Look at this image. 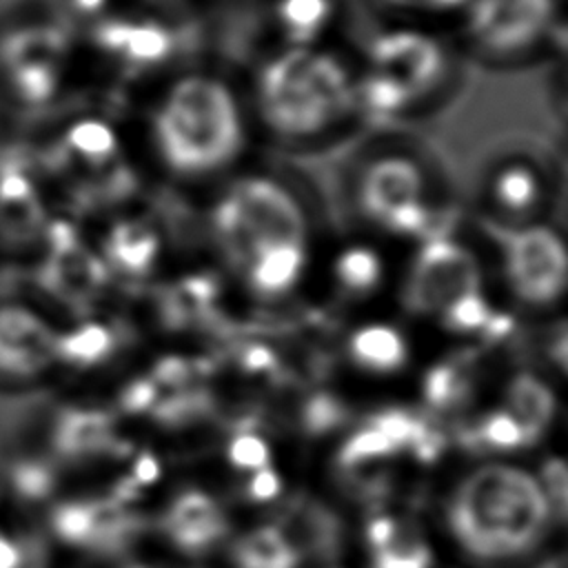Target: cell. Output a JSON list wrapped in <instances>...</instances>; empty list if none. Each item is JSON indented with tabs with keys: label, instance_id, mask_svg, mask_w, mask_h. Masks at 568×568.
<instances>
[{
	"label": "cell",
	"instance_id": "6da1fadb",
	"mask_svg": "<svg viewBox=\"0 0 568 568\" xmlns=\"http://www.w3.org/2000/svg\"><path fill=\"white\" fill-rule=\"evenodd\" d=\"M550 521L539 484L524 470L488 464L459 481L448 501V526L477 559L530 552Z\"/></svg>",
	"mask_w": 568,
	"mask_h": 568
},
{
	"label": "cell",
	"instance_id": "7a4b0ae2",
	"mask_svg": "<svg viewBox=\"0 0 568 568\" xmlns=\"http://www.w3.org/2000/svg\"><path fill=\"white\" fill-rule=\"evenodd\" d=\"M166 162L186 173L222 164L240 144V120L229 91L209 78L178 82L155 118Z\"/></svg>",
	"mask_w": 568,
	"mask_h": 568
},
{
	"label": "cell",
	"instance_id": "3957f363",
	"mask_svg": "<svg viewBox=\"0 0 568 568\" xmlns=\"http://www.w3.org/2000/svg\"><path fill=\"white\" fill-rule=\"evenodd\" d=\"M348 100L344 69L326 55L291 51L262 73V104L275 129L306 135L322 129Z\"/></svg>",
	"mask_w": 568,
	"mask_h": 568
},
{
	"label": "cell",
	"instance_id": "277c9868",
	"mask_svg": "<svg viewBox=\"0 0 568 568\" xmlns=\"http://www.w3.org/2000/svg\"><path fill=\"white\" fill-rule=\"evenodd\" d=\"M44 235L47 255L38 268V286L78 315L87 313L106 286V264L80 242L67 222H53Z\"/></svg>",
	"mask_w": 568,
	"mask_h": 568
},
{
	"label": "cell",
	"instance_id": "5b68a950",
	"mask_svg": "<svg viewBox=\"0 0 568 568\" xmlns=\"http://www.w3.org/2000/svg\"><path fill=\"white\" fill-rule=\"evenodd\" d=\"M479 291L475 257L448 237H430L417 253L402 291L408 313L444 311L450 302Z\"/></svg>",
	"mask_w": 568,
	"mask_h": 568
},
{
	"label": "cell",
	"instance_id": "8992f818",
	"mask_svg": "<svg viewBox=\"0 0 568 568\" xmlns=\"http://www.w3.org/2000/svg\"><path fill=\"white\" fill-rule=\"evenodd\" d=\"M499 235L506 275L513 291L530 304H548L557 300L566 284V253L561 242L548 229L504 231Z\"/></svg>",
	"mask_w": 568,
	"mask_h": 568
},
{
	"label": "cell",
	"instance_id": "52a82bcc",
	"mask_svg": "<svg viewBox=\"0 0 568 568\" xmlns=\"http://www.w3.org/2000/svg\"><path fill=\"white\" fill-rule=\"evenodd\" d=\"M64 36L44 24L11 31L0 44V62L13 91L29 104L47 102L58 87Z\"/></svg>",
	"mask_w": 568,
	"mask_h": 568
},
{
	"label": "cell",
	"instance_id": "ba28073f",
	"mask_svg": "<svg viewBox=\"0 0 568 568\" xmlns=\"http://www.w3.org/2000/svg\"><path fill=\"white\" fill-rule=\"evenodd\" d=\"M58 331L24 304H0V379H36L55 364Z\"/></svg>",
	"mask_w": 568,
	"mask_h": 568
},
{
	"label": "cell",
	"instance_id": "9c48e42d",
	"mask_svg": "<svg viewBox=\"0 0 568 568\" xmlns=\"http://www.w3.org/2000/svg\"><path fill=\"white\" fill-rule=\"evenodd\" d=\"M244 229L253 237L257 253L266 246L297 244L302 246L304 220L293 197L268 180H244L229 195Z\"/></svg>",
	"mask_w": 568,
	"mask_h": 568
},
{
	"label": "cell",
	"instance_id": "30bf717a",
	"mask_svg": "<svg viewBox=\"0 0 568 568\" xmlns=\"http://www.w3.org/2000/svg\"><path fill=\"white\" fill-rule=\"evenodd\" d=\"M297 559L317 561L335 559L344 544V524L339 515L322 499L306 493L288 497L275 513L271 524Z\"/></svg>",
	"mask_w": 568,
	"mask_h": 568
},
{
	"label": "cell",
	"instance_id": "8fae6325",
	"mask_svg": "<svg viewBox=\"0 0 568 568\" xmlns=\"http://www.w3.org/2000/svg\"><path fill=\"white\" fill-rule=\"evenodd\" d=\"M126 442L115 433V419L106 410L69 406L51 415L49 448L58 462H87L126 453Z\"/></svg>",
	"mask_w": 568,
	"mask_h": 568
},
{
	"label": "cell",
	"instance_id": "7c38bea8",
	"mask_svg": "<svg viewBox=\"0 0 568 568\" xmlns=\"http://www.w3.org/2000/svg\"><path fill=\"white\" fill-rule=\"evenodd\" d=\"M550 18V0H477L470 29L479 42L497 51L530 44Z\"/></svg>",
	"mask_w": 568,
	"mask_h": 568
},
{
	"label": "cell",
	"instance_id": "4fadbf2b",
	"mask_svg": "<svg viewBox=\"0 0 568 568\" xmlns=\"http://www.w3.org/2000/svg\"><path fill=\"white\" fill-rule=\"evenodd\" d=\"M160 528L175 548L202 555L226 537L229 521L213 497L202 490H186L169 504L160 517Z\"/></svg>",
	"mask_w": 568,
	"mask_h": 568
},
{
	"label": "cell",
	"instance_id": "5bb4252c",
	"mask_svg": "<svg viewBox=\"0 0 568 568\" xmlns=\"http://www.w3.org/2000/svg\"><path fill=\"white\" fill-rule=\"evenodd\" d=\"M377 71L402 82L410 93L426 89L442 69V53L433 40L419 33L399 31L382 36L373 44Z\"/></svg>",
	"mask_w": 568,
	"mask_h": 568
},
{
	"label": "cell",
	"instance_id": "9a60e30c",
	"mask_svg": "<svg viewBox=\"0 0 568 568\" xmlns=\"http://www.w3.org/2000/svg\"><path fill=\"white\" fill-rule=\"evenodd\" d=\"M422 202V175L406 160H382L368 169L362 184V204L386 229L406 209Z\"/></svg>",
	"mask_w": 568,
	"mask_h": 568
},
{
	"label": "cell",
	"instance_id": "2e32d148",
	"mask_svg": "<svg viewBox=\"0 0 568 568\" xmlns=\"http://www.w3.org/2000/svg\"><path fill=\"white\" fill-rule=\"evenodd\" d=\"M42 231L44 211L33 184L16 166L0 171V240L24 246Z\"/></svg>",
	"mask_w": 568,
	"mask_h": 568
},
{
	"label": "cell",
	"instance_id": "e0dca14e",
	"mask_svg": "<svg viewBox=\"0 0 568 568\" xmlns=\"http://www.w3.org/2000/svg\"><path fill=\"white\" fill-rule=\"evenodd\" d=\"M89 504V537L84 550L113 557L129 550L144 530V517L131 510L124 501L109 497L87 499Z\"/></svg>",
	"mask_w": 568,
	"mask_h": 568
},
{
	"label": "cell",
	"instance_id": "ac0fdd59",
	"mask_svg": "<svg viewBox=\"0 0 568 568\" xmlns=\"http://www.w3.org/2000/svg\"><path fill=\"white\" fill-rule=\"evenodd\" d=\"M95 38L106 51L118 53L138 64L160 62L173 49L171 33L153 22L111 20L98 29Z\"/></svg>",
	"mask_w": 568,
	"mask_h": 568
},
{
	"label": "cell",
	"instance_id": "d6986e66",
	"mask_svg": "<svg viewBox=\"0 0 568 568\" xmlns=\"http://www.w3.org/2000/svg\"><path fill=\"white\" fill-rule=\"evenodd\" d=\"M160 240L153 229L138 220L118 222L104 240V264L129 275L146 273L158 257Z\"/></svg>",
	"mask_w": 568,
	"mask_h": 568
},
{
	"label": "cell",
	"instance_id": "ffe728a7",
	"mask_svg": "<svg viewBox=\"0 0 568 568\" xmlns=\"http://www.w3.org/2000/svg\"><path fill=\"white\" fill-rule=\"evenodd\" d=\"M506 399H508V413L521 426L528 439V446L539 442L555 413V397L546 388V384H541L537 377L526 373L517 375L508 384Z\"/></svg>",
	"mask_w": 568,
	"mask_h": 568
},
{
	"label": "cell",
	"instance_id": "44dd1931",
	"mask_svg": "<svg viewBox=\"0 0 568 568\" xmlns=\"http://www.w3.org/2000/svg\"><path fill=\"white\" fill-rule=\"evenodd\" d=\"M120 339V331L109 328L100 322H84L67 333L58 331L55 362L78 368L102 364L115 353Z\"/></svg>",
	"mask_w": 568,
	"mask_h": 568
},
{
	"label": "cell",
	"instance_id": "7402d4cb",
	"mask_svg": "<svg viewBox=\"0 0 568 568\" xmlns=\"http://www.w3.org/2000/svg\"><path fill=\"white\" fill-rule=\"evenodd\" d=\"M473 393L470 357L459 355L435 364L424 375V399L430 415H444L468 402Z\"/></svg>",
	"mask_w": 568,
	"mask_h": 568
},
{
	"label": "cell",
	"instance_id": "603a6c76",
	"mask_svg": "<svg viewBox=\"0 0 568 568\" xmlns=\"http://www.w3.org/2000/svg\"><path fill=\"white\" fill-rule=\"evenodd\" d=\"M304 264L302 246L277 244L262 248L248 264V280L255 293L264 297H275L288 291L300 277Z\"/></svg>",
	"mask_w": 568,
	"mask_h": 568
},
{
	"label": "cell",
	"instance_id": "cb8c5ba5",
	"mask_svg": "<svg viewBox=\"0 0 568 568\" xmlns=\"http://www.w3.org/2000/svg\"><path fill=\"white\" fill-rule=\"evenodd\" d=\"M457 444L470 453L513 450L528 446V439L508 410H493L477 422L457 424L453 430Z\"/></svg>",
	"mask_w": 568,
	"mask_h": 568
},
{
	"label": "cell",
	"instance_id": "d4e9b609",
	"mask_svg": "<svg viewBox=\"0 0 568 568\" xmlns=\"http://www.w3.org/2000/svg\"><path fill=\"white\" fill-rule=\"evenodd\" d=\"M348 351L353 362L375 373H393L406 362V344L390 326H366L357 331L348 342Z\"/></svg>",
	"mask_w": 568,
	"mask_h": 568
},
{
	"label": "cell",
	"instance_id": "484cf974",
	"mask_svg": "<svg viewBox=\"0 0 568 568\" xmlns=\"http://www.w3.org/2000/svg\"><path fill=\"white\" fill-rule=\"evenodd\" d=\"M231 559L235 568H297L300 559L268 524L242 535L233 548Z\"/></svg>",
	"mask_w": 568,
	"mask_h": 568
},
{
	"label": "cell",
	"instance_id": "4316f807",
	"mask_svg": "<svg viewBox=\"0 0 568 568\" xmlns=\"http://www.w3.org/2000/svg\"><path fill=\"white\" fill-rule=\"evenodd\" d=\"M64 146L73 162L93 166L98 171H104L113 162L118 151L113 131L98 120H82L73 124L67 133Z\"/></svg>",
	"mask_w": 568,
	"mask_h": 568
},
{
	"label": "cell",
	"instance_id": "83f0119b",
	"mask_svg": "<svg viewBox=\"0 0 568 568\" xmlns=\"http://www.w3.org/2000/svg\"><path fill=\"white\" fill-rule=\"evenodd\" d=\"M373 568H430V548L417 526L397 521L386 546L373 552Z\"/></svg>",
	"mask_w": 568,
	"mask_h": 568
},
{
	"label": "cell",
	"instance_id": "f1b7e54d",
	"mask_svg": "<svg viewBox=\"0 0 568 568\" xmlns=\"http://www.w3.org/2000/svg\"><path fill=\"white\" fill-rule=\"evenodd\" d=\"M351 417V408L346 406L344 399H339L333 393H313L308 395L297 413L300 419V428L306 435L320 437V435H328L337 428H342Z\"/></svg>",
	"mask_w": 568,
	"mask_h": 568
},
{
	"label": "cell",
	"instance_id": "f546056e",
	"mask_svg": "<svg viewBox=\"0 0 568 568\" xmlns=\"http://www.w3.org/2000/svg\"><path fill=\"white\" fill-rule=\"evenodd\" d=\"M335 275L339 286L351 295L371 293L382 277V262L371 248H348L339 255L335 264Z\"/></svg>",
	"mask_w": 568,
	"mask_h": 568
},
{
	"label": "cell",
	"instance_id": "4dcf8cb0",
	"mask_svg": "<svg viewBox=\"0 0 568 568\" xmlns=\"http://www.w3.org/2000/svg\"><path fill=\"white\" fill-rule=\"evenodd\" d=\"M399 448L382 435L373 426H364L357 433H353L339 448L337 464L339 468H353V466H364V464H375L379 459L397 455Z\"/></svg>",
	"mask_w": 568,
	"mask_h": 568
},
{
	"label": "cell",
	"instance_id": "1f68e13d",
	"mask_svg": "<svg viewBox=\"0 0 568 568\" xmlns=\"http://www.w3.org/2000/svg\"><path fill=\"white\" fill-rule=\"evenodd\" d=\"M537 180L526 166H506L495 180V197L510 213H526L537 202Z\"/></svg>",
	"mask_w": 568,
	"mask_h": 568
},
{
	"label": "cell",
	"instance_id": "d6a6232c",
	"mask_svg": "<svg viewBox=\"0 0 568 568\" xmlns=\"http://www.w3.org/2000/svg\"><path fill=\"white\" fill-rule=\"evenodd\" d=\"M364 106L373 113V115H390L395 111H399L408 100H410V91L397 82L395 78L375 71L373 75H368L362 87H359Z\"/></svg>",
	"mask_w": 568,
	"mask_h": 568
},
{
	"label": "cell",
	"instance_id": "836d02e7",
	"mask_svg": "<svg viewBox=\"0 0 568 568\" xmlns=\"http://www.w3.org/2000/svg\"><path fill=\"white\" fill-rule=\"evenodd\" d=\"M328 0H280V20L295 40L311 38L328 16Z\"/></svg>",
	"mask_w": 568,
	"mask_h": 568
},
{
	"label": "cell",
	"instance_id": "e575fe53",
	"mask_svg": "<svg viewBox=\"0 0 568 568\" xmlns=\"http://www.w3.org/2000/svg\"><path fill=\"white\" fill-rule=\"evenodd\" d=\"M493 311L488 306V302L479 295V291L468 293L455 302H450L444 311H442V320L444 326L457 333H481L486 328V324L490 322Z\"/></svg>",
	"mask_w": 568,
	"mask_h": 568
},
{
	"label": "cell",
	"instance_id": "d590c367",
	"mask_svg": "<svg viewBox=\"0 0 568 568\" xmlns=\"http://www.w3.org/2000/svg\"><path fill=\"white\" fill-rule=\"evenodd\" d=\"M541 493L548 504V513L555 521L566 519V506H568V475L566 464L559 457H550L541 466Z\"/></svg>",
	"mask_w": 568,
	"mask_h": 568
},
{
	"label": "cell",
	"instance_id": "8d00e7d4",
	"mask_svg": "<svg viewBox=\"0 0 568 568\" xmlns=\"http://www.w3.org/2000/svg\"><path fill=\"white\" fill-rule=\"evenodd\" d=\"M229 459L237 468L260 470L271 462V450L262 437L255 433H237L229 444Z\"/></svg>",
	"mask_w": 568,
	"mask_h": 568
},
{
	"label": "cell",
	"instance_id": "74e56055",
	"mask_svg": "<svg viewBox=\"0 0 568 568\" xmlns=\"http://www.w3.org/2000/svg\"><path fill=\"white\" fill-rule=\"evenodd\" d=\"M162 397L160 386L151 375L138 377L129 382L120 393V406L126 413H146L155 406V402Z\"/></svg>",
	"mask_w": 568,
	"mask_h": 568
},
{
	"label": "cell",
	"instance_id": "f35d334b",
	"mask_svg": "<svg viewBox=\"0 0 568 568\" xmlns=\"http://www.w3.org/2000/svg\"><path fill=\"white\" fill-rule=\"evenodd\" d=\"M27 550L16 532L0 524V568H24Z\"/></svg>",
	"mask_w": 568,
	"mask_h": 568
},
{
	"label": "cell",
	"instance_id": "ab89813d",
	"mask_svg": "<svg viewBox=\"0 0 568 568\" xmlns=\"http://www.w3.org/2000/svg\"><path fill=\"white\" fill-rule=\"evenodd\" d=\"M246 493L255 501H271V499H275L280 495V477H277V473L271 466L255 470V475L248 481Z\"/></svg>",
	"mask_w": 568,
	"mask_h": 568
},
{
	"label": "cell",
	"instance_id": "60d3db41",
	"mask_svg": "<svg viewBox=\"0 0 568 568\" xmlns=\"http://www.w3.org/2000/svg\"><path fill=\"white\" fill-rule=\"evenodd\" d=\"M158 477H160V464H158V459H155L151 453H142V455L135 459L133 475H131L129 479H131L138 488H142V486L153 484Z\"/></svg>",
	"mask_w": 568,
	"mask_h": 568
},
{
	"label": "cell",
	"instance_id": "b9f144b4",
	"mask_svg": "<svg viewBox=\"0 0 568 568\" xmlns=\"http://www.w3.org/2000/svg\"><path fill=\"white\" fill-rule=\"evenodd\" d=\"M548 355L559 366L566 368V326L564 322H557L548 337Z\"/></svg>",
	"mask_w": 568,
	"mask_h": 568
},
{
	"label": "cell",
	"instance_id": "7bdbcfd3",
	"mask_svg": "<svg viewBox=\"0 0 568 568\" xmlns=\"http://www.w3.org/2000/svg\"><path fill=\"white\" fill-rule=\"evenodd\" d=\"M104 0H75V4L82 9V11H95L102 7Z\"/></svg>",
	"mask_w": 568,
	"mask_h": 568
},
{
	"label": "cell",
	"instance_id": "ee69618b",
	"mask_svg": "<svg viewBox=\"0 0 568 568\" xmlns=\"http://www.w3.org/2000/svg\"><path fill=\"white\" fill-rule=\"evenodd\" d=\"M535 568H566V566H564V557H555V559H548V561H544Z\"/></svg>",
	"mask_w": 568,
	"mask_h": 568
},
{
	"label": "cell",
	"instance_id": "f6af8a7d",
	"mask_svg": "<svg viewBox=\"0 0 568 568\" xmlns=\"http://www.w3.org/2000/svg\"><path fill=\"white\" fill-rule=\"evenodd\" d=\"M426 2L437 4V7H453V4H459V2H464V0H426Z\"/></svg>",
	"mask_w": 568,
	"mask_h": 568
},
{
	"label": "cell",
	"instance_id": "bcb514c9",
	"mask_svg": "<svg viewBox=\"0 0 568 568\" xmlns=\"http://www.w3.org/2000/svg\"><path fill=\"white\" fill-rule=\"evenodd\" d=\"M126 568H149V566H142V564H131V566H126Z\"/></svg>",
	"mask_w": 568,
	"mask_h": 568
},
{
	"label": "cell",
	"instance_id": "7dc6e473",
	"mask_svg": "<svg viewBox=\"0 0 568 568\" xmlns=\"http://www.w3.org/2000/svg\"><path fill=\"white\" fill-rule=\"evenodd\" d=\"M399 2H406V0H399Z\"/></svg>",
	"mask_w": 568,
	"mask_h": 568
}]
</instances>
